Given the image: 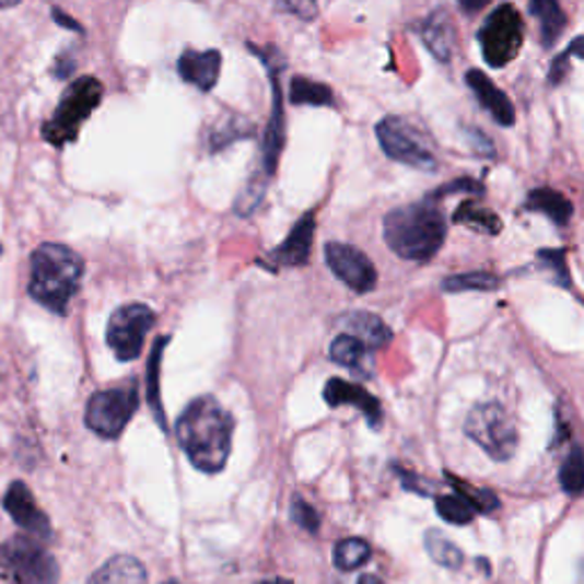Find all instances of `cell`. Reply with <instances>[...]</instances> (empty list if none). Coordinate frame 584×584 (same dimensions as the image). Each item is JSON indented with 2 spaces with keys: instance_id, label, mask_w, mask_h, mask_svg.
<instances>
[{
  "instance_id": "obj_19",
  "label": "cell",
  "mask_w": 584,
  "mask_h": 584,
  "mask_svg": "<svg viewBox=\"0 0 584 584\" xmlns=\"http://www.w3.org/2000/svg\"><path fill=\"white\" fill-rule=\"evenodd\" d=\"M350 336L359 338L367 350H382L393 340V331L386 327L382 317L373 313H352L342 320Z\"/></svg>"
},
{
  "instance_id": "obj_34",
  "label": "cell",
  "mask_w": 584,
  "mask_h": 584,
  "mask_svg": "<svg viewBox=\"0 0 584 584\" xmlns=\"http://www.w3.org/2000/svg\"><path fill=\"white\" fill-rule=\"evenodd\" d=\"M544 270L552 272V281L562 288H571V275L567 268V254L562 249H544L537 254Z\"/></svg>"
},
{
  "instance_id": "obj_35",
  "label": "cell",
  "mask_w": 584,
  "mask_h": 584,
  "mask_svg": "<svg viewBox=\"0 0 584 584\" xmlns=\"http://www.w3.org/2000/svg\"><path fill=\"white\" fill-rule=\"evenodd\" d=\"M249 132H252V126L243 117L229 119L222 128L215 130V136H212V149H224L229 142L243 140L245 136H249Z\"/></svg>"
},
{
  "instance_id": "obj_21",
  "label": "cell",
  "mask_w": 584,
  "mask_h": 584,
  "mask_svg": "<svg viewBox=\"0 0 584 584\" xmlns=\"http://www.w3.org/2000/svg\"><path fill=\"white\" fill-rule=\"evenodd\" d=\"M420 35L436 60L449 62V58H453V23H449V16L443 10H436L428 16Z\"/></svg>"
},
{
  "instance_id": "obj_44",
  "label": "cell",
  "mask_w": 584,
  "mask_h": 584,
  "mask_svg": "<svg viewBox=\"0 0 584 584\" xmlns=\"http://www.w3.org/2000/svg\"><path fill=\"white\" fill-rule=\"evenodd\" d=\"M21 3V0H0V10H8V8H14V5H19Z\"/></svg>"
},
{
  "instance_id": "obj_45",
  "label": "cell",
  "mask_w": 584,
  "mask_h": 584,
  "mask_svg": "<svg viewBox=\"0 0 584 584\" xmlns=\"http://www.w3.org/2000/svg\"><path fill=\"white\" fill-rule=\"evenodd\" d=\"M258 584H290L288 580H265V582H258Z\"/></svg>"
},
{
  "instance_id": "obj_3",
  "label": "cell",
  "mask_w": 584,
  "mask_h": 584,
  "mask_svg": "<svg viewBox=\"0 0 584 584\" xmlns=\"http://www.w3.org/2000/svg\"><path fill=\"white\" fill-rule=\"evenodd\" d=\"M85 262L73 249L56 243L37 247L31 256V297L44 308L65 315L81 288Z\"/></svg>"
},
{
  "instance_id": "obj_47",
  "label": "cell",
  "mask_w": 584,
  "mask_h": 584,
  "mask_svg": "<svg viewBox=\"0 0 584 584\" xmlns=\"http://www.w3.org/2000/svg\"><path fill=\"white\" fill-rule=\"evenodd\" d=\"M0 252H3V247H0Z\"/></svg>"
},
{
  "instance_id": "obj_25",
  "label": "cell",
  "mask_w": 584,
  "mask_h": 584,
  "mask_svg": "<svg viewBox=\"0 0 584 584\" xmlns=\"http://www.w3.org/2000/svg\"><path fill=\"white\" fill-rule=\"evenodd\" d=\"M453 222L455 224H466L468 229L487 233V235H498L500 229H502V222H500V218L495 215V212L489 210V208H482L480 203H475V201H464L455 210Z\"/></svg>"
},
{
  "instance_id": "obj_22",
  "label": "cell",
  "mask_w": 584,
  "mask_h": 584,
  "mask_svg": "<svg viewBox=\"0 0 584 584\" xmlns=\"http://www.w3.org/2000/svg\"><path fill=\"white\" fill-rule=\"evenodd\" d=\"M529 12L539 21L544 46L550 48L567 28V14L560 0H529Z\"/></svg>"
},
{
  "instance_id": "obj_16",
  "label": "cell",
  "mask_w": 584,
  "mask_h": 584,
  "mask_svg": "<svg viewBox=\"0 0 584 584\" xmlns=\"http://www.w3.org/2000/svg\"><path fill=\"white\" fill-rule=\"evenodd\" d=\"M466 83L472 90V94L480 101L482 108L493 117L495 124L500 126H514L516 121V110L510 101V96L504 94L500 87H495V83L491 81L489 75H484L482 71L470 69L466 73Z\"/></svg>"
},
{
  "instance_id": "obj_41",
  "label": "cell",
  "mask_w": 584,
  "mask_h": 584,
  "mask_svg": "<svg viewBox=\"0 0 584 584\" xmlns=\"http://www.w3.org/2000/svg\"><path fill=\"white\" fill-rule=\"evenodd\" d=\"M491 0H459V8L468 14H477L480 10H484Z\"/></svg>"
},
{
  "instance_id": "obj_2",
  "label": "cell",
  "mask_w": 584,
  "mask_h": 584,
  "mask_svg": "<svg viewBox=\"0 0 584 584\" xmlns=\"http://www.w3.org/2000/svg\"><path fill=\"white\" fill-rule=\"evenodd\" d=\"M447 226L439 201L428 197L418 203L390 210L384 220V241L405 260L424 262L439 254Z\"/></svg>"
},
{
  "instance_id": "obj_33",
  "label": "cell",
  "mask_w": 584,
  "mask_h": 584,
  "mask_svg": "<svg viewBox=\"0 0 584 584\" xmlns=\"http://www.w3.org/2000/svg\"><path fill=\"white\" fill-rule=\"evenodd\" d=\"M268 174L265 172H258L249 183H247V188L243 190V195L237 197L235 201V212L237 215H252V212L258 208V203L262 201L265 197V190H268Z\"/></svg>"
},
{
  "instance_id": "obj_11",
  "label": "cell",
  "mask_w": 584,
  "mask_h": 584,
  "mask_svg": "<svg viewBox=\"0 0 584 584\" xmlns=\"http://www.w3.org/2000/svg\"><path fill=\"white\" fill-rule=\"evenodd\" d=\"M375 130L390 161L420 172H434L439 167L434 153L416 138V132L400 117H384Z\"/></svg>"
},
{
  "instance_id": "obj_43",
  "label": "cell",
  "mask_w": 584,
  "mask_h": 584,
  "mask_svg": "<svg viewBox=\"0 0 584 584\" xmlns=\"http://www.w3.org/2000/svg\"><path fill=\"white\" fill-rule=\"evenodd\" d=\"M359 584H384V582L377 575H361Z\"/></svg>"
},
{
  "instance_id": "obj_31",
  "label": "cell",
  "mask_w": 584,
  "mask_h": 584,
  "mask_svg": "<svg viewBox=\"0 0 584 584\" xmlns=\"http://www.w3.org/2000/svg\"><path fill=\"white\" fill-rule=\"evenodd\" d=\"M436 512L443 521L453 523V525H466L475 518V510L457 493L439 495L436 498Z\"/></svg>"
},
{
  "instance_id": "obj_12",
  "label": "cell",
  "mask_w": 584,
  "mask_h": 584,
  "mask_svg": "<svg viewBox=\"0 0 584 584\" xmlns=\"http://www.w3.org/2000/svg\"><path fill=\"white\" fill-rule=\"evenodd\" d=\"M325 258H327L329 270L350 290L359 292V295H365V292L375 290L377 270L361 249L352 245H342V243H329L325 247Z\"/></svg>"
},
{
  "instance_id": "obj_7",
  "label": "cell",
  "mask_w": 584,
  "mask_h": 584,
  "mask_svg": "<svg viewBox=\"0 0 584 584\" xmlns=\"http://www.w3.org/2000/svg\"><path fill=\"white\" fill-rule=\"evenodd\" d=\"M523 19L516 5L512 3L498 5L484 19L480 33H477V39H480L482 46V58L493 69L507 67L512 60H516L523 46Z\"/></svg>"
},
{
  "instance_id": "obj_9",
  "label": "cell",
  "mask_w": 584,
  "mask_h": 584,
  "mask_svg": "<svg viewBox=\"0 0 584 584\" xmlns=\"http://www.w3.org/2000/svg\"><path fill=\"white\" fill-rule=\"evenodd\" d=\"M3 562L19 584H58L60 569L52 554L28 537H14L3 546Z\"/></svg>"
},
{
  "instance_id": "obj_36",
  "label": "cell",
  "mask_w": 584,
  "mask_h": 584,
  "mask_svg": "<svg viewBox=\"0 0 584 584\" xmlns=\"http://www.w3.org/2000/svg\"><path fill=\"white\" fill-rule=\"evenodd\" d=\"M290 516L292 521H295L302 529H306V533L315 535L317 529H320V514H317L311 504L302 498H295L292 500V507H290Z\"/></svg>"
},
{
  "instance_id": "obj_13",
  "label": "cell",
  "mask_w": 584,
  "mask_h": 584,
  "mask_svg": "<svg viewBox=\"0 0 584 584\" xmlns=\"http://www.w3.org/2000/svg\"><path fill=\"white\" fill-rule=\"evenodd\" d=\"M3 507L5 512L12 516V521L28 529L31 535L37 537H50V521L48 516L42 512L39 504L35 502L31 489L25 487L23 482H12L5 498H3Z\"/></svg>"
},
{
  "instance_id": "obj_1",
  "label": "cell",
  "mask_w": 584,
  "mask_h": 584,
  "mask_svg": "<svg viewBox=\"0 0 584 584\" xmlns=\"http://www.w3.org/2000/svg\"><path fill=\"white\" fill-rule=\"evenodd\" d=\"M176 436L195 468L203 472H220L231 455L233 418L215 397L203 395L180 413Z\"/></svg>"
},
{
  "instance_id": "obj_15",
  "label": "cell",
  "mask_w": 584,
  "mask_h": 584,
  "mask_svg": "<svg viewBox=\"0 0 584 584\" xmlns=\"http://www.w3.org/2000/svg\"><path fill=\"white\" fill-rule=\"evenodd\" d=\"M222 56L220 50H192L188 48L178 58V75L188 85L201 92H210L220 81Z\"/></svg>"
},
{
  "instance_id": "obj_20",
  "label": "cell",
  "mask_w": 584,
  "mask_h": 584,
  "mask_svg": "<svg viewBox=\"0 0 584 584\" xmlns=\"http://www.w3.org/2000/svg\"><path fill=\"white\" fill-rule=\"evenodd\" d=\"M523 208L529 212H541V215H546L557 226H567L573 218V203L562 192L550 188H539L529 192Z\"/></svg>"
},
{
  "instance_id": "obj_38",
  "label": "cell",
  "mask_w": 584,
  "mask_h": 584,
  "mask_svg": "<svg viewBox=\"0 0 584 584\" xmlns=\"http://www.w3.org/2000/svg\"><path fill=\"white\" fill-rule=\"evenodd\" d=\"M466 140L470 142V147L480 153V155H487V157H493L495 153V147L493 142L484 136L482 130H475V128H466Z\"/></svg>"
},
{
  "instance_id": "obj_37",
  "label": "cell",
  "mask_w": 584,
  "mask_h": 584,
  "mask_svg": "<svg viewBox=\"0 0 584 584\" xmlns=\"http://www.w3.org/2000/svg\"><path fill=\"white\" fill-rule=\"evenodd\" d=\"M281 5L288 12L304 19V21H311V19L317 16V3H315V0H281Z\"/></svg>"
},
{
  "instance_id": "obj_5",
  "label": "cell",
  "mask_w": 584,
  "mask_h": 584,
  "mask_svg": "<svg viewBox=\"0 0 584 584\" xmlns=\"http://www.w3.org/2000/svg\"><path fill=\"white\" fill-rule=\"evenodd\" d=\"M464 432L493 462H510L518 447V430L512 416L498 402H482L468 411Z\"/></svg>"
},
{
  "instance_id": "obj_29",
  "label": "cell",
  "mask_w": 584,
  "mask_h": 584,
  "mask_svg": "<svg viewBox=\"0 0 584 584\" xmlns=\"http://www.w3.org/2000/svg\"><path fill=\"white\" fill-rule=\"evenodd\" d=\"M560 484L569 495L584 493V453L575 445L560 468Z\"/></svg>"
},
{
  "instance_id": "obj_8",
  "label": "cell",
  "mask_w": 584,
  "mask_h": 584,
  "mask_svg": "<svg viewBox=\"0 0 584 584\" xmlns=\"http://www.w3.org/2000/svg\"><path fill=\"white\" fill-rule=\"evenodd\" d=\"M155 325V313L147 304L119 306L108 323L105 340L119 361H136L142 350L147 334Z\"/></svg>"
},
{
  "instance_id": "obj_26",
  "label": "cell",
  "mask_w": 584,
  "mask_h": 584,
  "mask_svg": "<svg viewBox=\"0 0 584 584\" xmlns=\"http://www.w3.org/2000/svg\"><path fill=\"white\" fill-rule=\"evenodd\" d=\"M290 101L295 105H315V108H331L334 92L325 83H315L311 78L295 75L290 83Z\"/></svg>"
},
{
  "instance_id": "obj_30",
  "label": "cell",
  "mask_w": 584,
  "mask_h": 584,
  "mask_svg": "<svg viewBox=\"0 0 584 584\" xmlns=\"http://www.w3.org/2000/svg\"><path fill=\"white\" fill-rule=\"evenodd\" d=\"M447 480H449V484L455 487V493L462 495L470 504V507L475 510V514H491L493 510H498L500 500L491 491H487V489H475L470 484H464V482L457 480L455 475H449V472H447Z\"/></svg>"
},
{
  "instance_id": "obj_10",
  "label": "cell",
  "mask_w": 584,
  "mask_h": 584,
  "mask_svg": "<svg viewBox=\"0 0 584 584\" xmlns=\"http://www.w3.org/2000/svg\"><path fill=\"white\" fill-rule=\"evenodd\" d=\"M252 50L262 60L265 69L270 73V85H272V115L268 126H265V138H262V172L268 176H275L279 155L285 144V115H283V92H281V81L279 73L283 69V60L275 48H256Z\"/></svg>"
},
{
  "instance_id": "obj_27",
  "label": "cell",
  "mask_w": 584,
  "mask_h": 584,
  "mask_svg": "<svg viewBox=\"0 0 584 584\" xmlns=\"http://www.w3.org/2000/svg\"><path fill=\"white\" fill-rule=\"evenodd\" d=\"M424 548H428L432 560L443 567V569H459L464 564V554L462 550L449 541L439 529H428L424 533Z\"/></svg>"
},
{
  "instance_id": "obj_17",
  "label": "cell",
  "mask_w": 584,
  "mask_h": 584,
  "mask_svg": "<svg viewBox=\"0 0 584 584\" xmlns=\"http://www.w3.org/2000/svg\"><path fill=\"white\" fill-rule=\"evenodd\" d=\"M315 235V212H306V215L292 226L285 241L272 252V260L281 268H300L306 265L313 247Z\"/></svg>"
},
{
  "instance_id": "obj_18",
  "label": "cell",
  "mask_w": 584,
  "mask_h": 584,
  "mask_svg": "<svg viewBox=\"0 0 584 584\" xmlns=\"http://www.w3.org/2000/svg\"><path fill=\"white\" fill-rule=\"evenodd\" d=\"M147 569L130 554H117L105 562L87 584H147Z\"/></svg>"
},
{
  "instance_id": "obj_24",
  "label": "cell",
  "mask_w": 584,
  "mask_h": 584,
  "mask_svg": "<svg viewBox=\"0 0 584 584\" xmlns=\"http://www.w3.org/2000/svg\"><path fill=\"white\" fill-rule=\"evenodd\" d=\"M170 338H157L153 344V352H151V361H149V375H147V397H149V405L153 409V416L161 424L163 430H167L165 424V411H163V402H161V357L163 350L167 348Z\"/></svg>"
},
{
  "instance_id": "obj_40",
  "label": "cell",
  "mask_w": 584,
  "mask_h": 584,
  "mask_svg": "<svg viewBox=\"0 0 584 584\" xmlns=\"http://www.w3.org/2000/svg\"><path fill=\"white\" fill-rule=\"evenodd\" d=\"M562 58H580V60H584V37H577V39H573L571 44H569V48H567V52H564V56Z\"/></svg>"
},
{
  "instance_id": "obj_14",
  "label": "cell",
  "mask_w": 584,
  "mask_h": 584,
  "mask_svg": "<svg viewBox=\"0 0 584 584\" xmlns=\"http://www.w3.org/2000/svg\"><path fill=\"white\" fill-rule=\"evenodd\" d=\"M325 402L329 407H357L370 422V428L382 424V405L375 395H370L363 386L344 382V379H329L325 386Z\"/></svg>"
},
{
  "instance_id": "obj_32",
  "label": "cell",
  "mask_w": 584,
  "mask_h": 584,
  "mask_svg": "<svg viewBox=\"0 0 584 584\" xmlns=\"http://www.w3.org/2000/svg\"><path fill=\"white\" fill-rule=\"evenodd\" d=\"M500 285L498 277L491 272H468V275H457L447 277L443 281L445 292H470V290H495Z\"/></svg>"
},
{
  "instance_id": "obj_39",
  "label": "cell",
  "mask_w": 584,
  "mask_h": 584,
  "mask_svg": "<svg viewBox=\"0 0 584 584\" xmlns=\"http://www.w3.org/2000/svg\"><path fill=\"white\" fill-rule=\"evenodd\" d=\"M395 470L400 472V480H402V484H405V489H407V491H411V493H418V495H430V487L424 484L418 475H413V472H407V470H402V468H395Z\"/></svg>"
},
{
  "instance_id": "obj_23",
  "label": "cell",
  "mask_w": 584,
  "mask_h": 584,
  "mask_svg": "<svg viewBox=\"0 0 584 584\" xmlns=\"http://www.w3.org/2000/svg\"><path fill=\"white\" fill-rule=\"evenodd\" d=\"M329 357L334 363L342 365V367H350V370H359V373H367L365 365H367V348L365 344L350 336V334H340L338 338H334L331 348H329Z\"/></svg>"
},
{
  "instance_id": "obj_28",
  "label": "cell",
  "mask_w": 584,
  "mask_h": 584,
  "mask_svg": "<svg viewBox=\"0 0 584 584\" xmlns=\"http://www.w3.org/2000/svg\"><path fill=\"white\" fill-rule=\"evenodd\" d=\"M370 554H373V550H370L367 541L350 537V539H342V541L336 544V548H334V564L340 571H357L370 560Z\"/></svg>"
},
{
  "instance_id": "obj_46",
  "label": "cell",
  "mask_w": 584,
  "mask_h": 584,
  "mask_svg": "<svg viewBox=\"0 0 584 584\" xmlns=\"http://www.w3.org/2000/svg\"><path fill=\"white\" fill-rule=\"evenodd\" d=\"M163 584H178L176 580H167V582H163Z\"/></svg>"
},
{
  "instance_id": "obj_42",
  "label": "cell",
  "mask_w": 584,
  "mask_h": 584,
  "mask_svg": "<svg viewBox=\"0 0 584 584\" xmlns=\"http://www.w3.org/2000/svg\"><path fill=\"white\" fill-rule=\"evenodd\" d=\"M52 19L60 21V23H65L69 31H81V28H78V23H75V21H71V19H67V16H65L60 10H52Z\"/></svg>"
},
{
  "instance_id": "obj_6",
  "label": "cell",
  "mask_w": 584,
  "mask_h": 584,
  "mask_svg": "<svg viewBox=\"0 0 584 584\" xmlns=\"http://www.w3.org/2000/svg\"><path fill=\"white\" fill-rule=\"evenodd\" d=\"M138 407H140V393L136 382H128L124 386H115L108 390H98L87 402L85 424L103 439H119L130 418L136 416Z\"/></svg>"
},
{
  "instance_id": "obj_4",
  "label": "cell",
  "mask_w": 584,
  "mask_h": 584,
  "mask_svg": "<svg viewBox=\"0 0 584 584\" xmlns=\"http://www.w3.org/2000/svg\"><path fill=\"white\" fill-rule=\"evenodd\" d=\"M101 98H103V87L96 78L92 75L78 78L75 83H71L65 90L56 113H52V117L46 121L44 138L56 147L73 142L78 138V132H81L85 119L98 108Z\"/></svg>"
}]
</instances>
